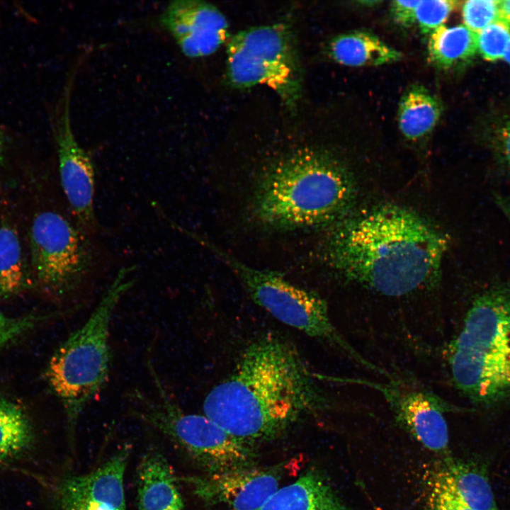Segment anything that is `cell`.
Returning a JSON list of instances; mask_svg holds the SVG:
<instances>
[{"label":"cell","mask_w":510,"mask_h":510,"mask_svg":"<svg viewBox=\"0 0 510 510\" xmlns=\"http://www.w3.org/2000/svg\"><path fill=\"white\" fill-rule=\"evenodd\" d=\"M317 379L290 341L266 332L247 345L232 372L210 390L203 414L249 443L273 439L329 408Z\"/></svg>","instance_id":"cell-1"},{"label":"cell","mask_w":510,"mask_h":510,"mask_svg":"<svg viewBox=\"0 0 510 510\" xmlns=\"http://www.w3.org/2000/svg\"><path fill=\"white\" fill-rule=\"evenodd\" d=\"M138 510H185L177 477L166 457L149 450L137 468Z\"/></svg>","instance_id":"cell-15"},{"label":"cell","mask_w":510,"mask_h":510,"mask_svg":"<svg viewBox=\"0 0 510 510\" xmlns=\"http://www.w3.org/2000/svg\"><path fill=\"white\" fill-rule=\"evenodd\" d=\"M78 67L72 69L57 106L53 119L61 187L72 212L78 222L95 235L98 222L94 212L95 171L89 155L80 146L74 135L69 105L72 88Z\"/></svg>","instance_id":"cell-11"},{"label":"cell","mask_w":510,"mask_h":510,"mask_svg":"<svg viewBox=\"0 0 510 510\" xmlns=\"http://www.w3.org/2000/svg\"><path fill=\"white\" fill-rule=\"evenodd\" d=\"M510 41V25L499 19L477 33V51L487 61L504 57Z\"/></svg>","instance_id":"cell-23"},{"label":"cell","mask_w":510,"mask_h":510,"mask_svg":"<svg viewBox=\"0 0 510 510\" xmlns=\"http://www.w3.org/2000/svg\"><path fill=\"white\" fill-rule=\"evenodd\" d=\"M230 266L251 300L280 322L323 340L371 370H385L362 356L339 332L329 317L326 301L317 293L291 283L272 271L251 267L203 240Z\"/></svg>","instance_id":"cell-9"},{"label":"cell","mask_w":510,"mask_h":510,"mask_svg":"<svg viewBox=\"0 0 510 510\" xmlns=\"http://www.w3.org/2000/svg\"><path fill=\"white\" fill-rule=\"evenodd\" d=\"M93 234L72 212L45 210L30 230V271L39 290L57 302L74 303L95 280L98 252Z\"/></svg>","instance_id":"cell-6"},{"label":"cell","mask_w":510,"mask_h":510,"mask_svg":"<svg viewBox=\"0 0 510 510\" xmlns=\"http://www.w3.org/2000/svg\"><path fill=\"white\" fill-rule=\"evenodd\" d=\"M204 502L222 504L228 510H256L278 489L279 476L251 467L183 477Z\"/></svg>","instance_id":"cell-14"},{"label":"cell","mask_w":510,"mask_h":510,"mask_svg":"<svg viewBox=\"0 0 510 510\" xmlns=\"http://www.w3.org/2000/svg\"><path fill=\"white\" fill-rule=\"evenodd\" d=\"M30 283L18 234L7 224L0 226V298H9Z\"/></svg>","instance_id":"cell-22"},{"label":"cell","mask_w":510,"mask_h":510,"mask_svg":"<svg viewBox=\"0 0 510 510\" xmlns=\"http://www.w3.org/2000/svg\"><path fill=\"white\" fill-rule=\"evenodd\" d=\"M346 165L327 151L304 148L273 163L256 186L257 220L276 230L310 229L344 218L356 196Z\"/></svg>","instance_id":"cell-3"},{"label":"cell","mask_w":510,"mask_h":510,"mask_svg":"<svg viewBox=\"0 0 510 510\" xmlns=\"http://www.w3.org/2000/svg\"><path fill=\"white\" fill-rule=\"evenodd\" d=\"M227 81L237 89L266 85L293 110L302 90V72L295 34L278 23L242 30L227 45Z\"/></svg>","instance_id":"cell-8"},{"label":"cell","mask_w":510,"mask_h":510,"mask_svg":"<svg viewBox=\"0 0 510 510\" xmlns=\"http://www.w3.org/2000/svg\"><path fill=\"white\" fill-rule=\"evenodd\" d=\"M441 113L442 105L434 95L422 86H412L399 104V128L407 140H419L432 131Z\"/></svg>","instance_id":"cell-19"},{"label":"cell","mask_w":510,"mask_h":510,"mask_svg":"<svg viewBox=\"0 0 510 510\" xmlns=\"http://www.w3.org/2000/svg\"><path fill=\"white\" fill-rule=\"evenodd\" d=\"M324 379L363 385L379 392L390 406L397 423L424 447L436 453L448 449L449 434L444 414L461 409L435 393L393 378L385 382L332 376H325Z\"/></svg>","instance_id":"cell-10"},{"label":"cell","mask_w":510,"mask_h":510,"mask_svg":"<svg viewBox=\"0 0 510 510\" xmlns=\"http://www.w3.org/2000/svg\"><path fill=\"white\" fill-rule=\"evenodd\" d=\"M448 244L447 235L416 212L384 205L339 220L325 256L346 279L398 297L436 285Z\"/></svg>","instance_id":"cell-2"},{"label":"cell","mask_w":510,"mask_h":510,"mask_svg":"<svg viewBox=\"0 0 510 510\" xmlns=\"http://www.w3.org/2000/svg\"><path fill=\"white\" fill-rule=\"evenodd\" d=\"M448 360L455 387L474 404L491 407L510 396V287L474 298Z\"/></svg>","instance_id":"cell-4"},{"label":"cell","mask_w":510,"mask_h":510,"mask_svg":"<svg viewBox=\"0 0 510 510\" xmlns=\"http://www.w3.org/2000/svg\"><path fill=\"white\" fill-rule=\"evenodd\" d=\"M256 510H346L332 489L310 472L279 488Z\"/></svg>","instance_id":"cell-16"},{"label":"cell","mask_w":510,"mask_h":510,"mask_svg":"<svg viewBox=\"0 0 510 510\" xmlns=\"http://www.w3.org/2000/svg\"><path fill=\"white\" fill-rule=\"evenodd\" d=\"M431 499L436 510H477L463 502L438 474L432 485Z\"/></svg>","instance_id":"cell-27"},{"label":"cell","mask_w":510,"mask_h":510,"mask_svg":"<svg viewBox=\"0 0 510 510\" xmlns=\"http://www.w3.org/2000/svg\"><path fill=\"white\" fill-rule=\"evenodd\" d=\"M429 61L448 69L472 58L477 51V33L465 25L442 26L431 34L427 45Z\"/></svg>","instance_id":"cell-21"},{"label":"cell","mask_w":510,"mask_h":510,"mask_svg":"<svg viewBox=\"0 0 510 510\" xmlns=\"http://www.w3.org/2000/svg\"><path fill=\"white\" fill-rule=\"evenodd\" d=\"M495 147L502 162L510 168V120L497 132Z\"/></svg>","instance_id":"cell-29"},{"label":"cell","mask_w":510,"mask_h":510,"mask_svg":"<svg viewBox=\"0 0 510 510\" xmlns=\"http://www.w3.org/2000/svg\"><path fill=\"white\" fill-rule=\"evenodd\" d=\"M130 450L123 448L85 473L67 474L52 486L55 510H126L124 476Z\"/></svg>","instance_id":"cell-12"},{"label":"cell","mask_w":510,"mask_h":510,"mask_svg":"<svg viewBox=\"0 0 510 510\" xmlns=\"http://www.w3.org/2000/svg\"><path fill=\"white\" fill-rule=\"evenodd\" d=\"M419 1H392L391 4V13L395 22L403 27H410L416 23V7Z\"/></svg>","instance_id":"cell-28"},{"label":"cell","mask_w":510,"mask_h":510,"mask_svg":"<svg viewBox=\"0 0 510 510\" xmlns=\"http://www.w3.org/2000/svg\"><path fill=\"white\" fill-rule=\"evenodd\" d=\"M162 27L191 58L212 55L228 39L229 23L215 6L198 0H176L160 16Z\"/></svg>","instance_id":"cell-13"},{"label":"cell","mask_w":510,"mask_h":510,"mask_svg":"<svg viewBox=\"0 0 510 510\" xmlns=\"http://www.w3.org/2000/svg\"><path fill=\"white\" fill-rule=\"evenodd\" d=\"M71 312L73 310L67 309L54 314L12 317L6 315L0 310V349L17 339L38 323L50 318L63 316Z\"/></svg>","instance_id":"cell-25"},{"label":"cell","mask_w":510,"mask_h":510,"mask_svg":"<svg viewBox=\"0 0 510 510\" xmlns=\"http://www.w3.org/2000/svg\"><path fill=\"white\" fill-rule=\"evenodd\" d=\"M504 60L507 63L510 64V41L506 47L504 57Z\"/></svg>","instance_id":"cell-31"},{"label":"cell","mask_w":510,"mask_h":510,"mask_svg":"<svg viewBox=\"0 0 510 510\" xmlns=\"http://www.w3.org/2000/svg\"><path fill=\"white\" fill-rule=\"evenodd\" d=\"M148 364L156 395L130 392L128 397L132 416L158 431L207 472L252 466L256 453L251 443L230 434L205 414L184 412L170 396L152 363Z\"/></svg>","instance_id":"cell-7"},{"label":"cell","mask_w":510,"mask_h":510,"mask_svg":"<svg viewBox=\"0 0 510 510\" xmlns=\"http://www.w3.org/2000/svg\"><path fill=\"white\" fill-rule=\"evenodd\" d=\"M131 271H118L87 320L57 348L47 365L45 380L62 405L71 443L84 409L108 380L111 321L120 300L133 285L128 278Z\"/></svg>","instance_id":"cell-5"},{"label":"cell","mask_w":510,"mask_h":510,"mask_svg":"<svg viewBox=\"0 0 510 510\" xmlns=\"http://www.w3.org/2000/svg\"><path fill=\"white\" fill-rule=\"evenodd\" d=\"M499 1L494 0H469L462 5L465 26L478 33L499 19Z\"/></svg>","instance_id":"cell-26"},{"label":"cell","mask_w":510,"mask_h":510,"mask_svg":"<svg viewBox=\"0 0 510 510\" xmlns=\"http://www.w3.org/2000/svg\"><path fill=\"white\" fill-rule=\"evenodd\" d=\"M438 474L453 493L471 508L499 510L484 463L449 460Z\"/></svg>","instance_id":"cell-17"},{"label":"cell","mask_w":510,"mask_h":510,"mask_svg":"<svg viewBox=\"0 0 510 510\" xmlns=\"http://www.w3.org/2000/svg\"><path fill=\"white\" fill-rule=\"evenodd\" d=\"M34 442L33 427L23 408L0 397V468L22 457Z\"/></svg>","instance_id":"cell-20"},{"label":"cell","mask_w":510,"mask_h":510,"mask_svg":"<svg viewBox=\"0 0 510 510\" xmlns=\"http://www.w3.org/2000/svg\"><path fill=\"white\" fill-rule=\"evenodd\" d=\"M329 55L350 67L377 66L398 61L400 52L370 33L356 31L339 35L330 42Z\"/></svg>","instance_id":"cell-18"},{"label":"cell","mask_w":510,"mask_h":510,"mask_svg":"<svg viewBox=\"0 0 510 510\" xmlns=\"http://www.w3.org/2000/svg\"><path fill=\"white\" fill-rule=\"evenodd\" d=\"M6 137L4 132L0 129V164H1L5 152Z\"/></svg>","instance_id":"cell-30"},{"label":"cell","mask_w":510,"mask_h":510,"mask_svg":"<svg viewBox=\"0 0 510 510\" xmlns=\"http://www.w3.org/2000/svg\"><path fill=\"white\" fill-rule=\"evenodd\" d=\"M458 1L449 0L419 1L416 7V22L424 34H431L443 26Z\"/></svg>","instance_id":"cell-24"}]
</instances>
